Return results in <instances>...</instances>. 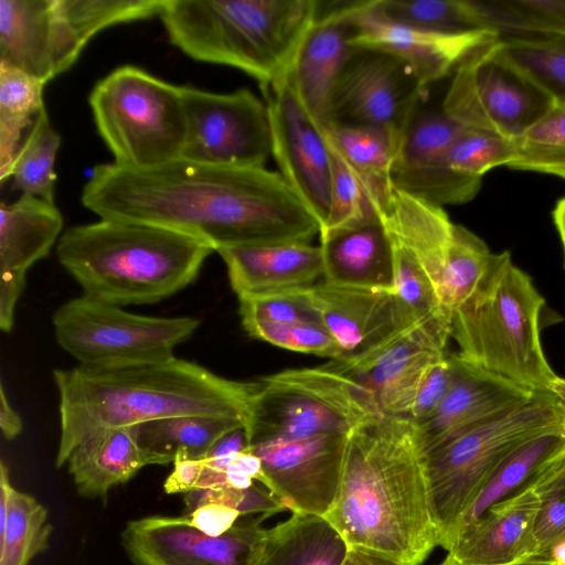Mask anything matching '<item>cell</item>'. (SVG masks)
<instances>
[{
	"label": "cell",
	"instance_id": "cell-1",
	"mask_svg": "<svg viewBox=\"0 0 565 565\" xmlns=\"http://www.w3.org/2000/svg\"><path fill=\"white\" fill-rule=\"evenodd\" d=\"M82 204L102 220L174 230L223 247L310 243L320 224L279 172L182 157L151 168H94Z\"/></svg>",
	"mask_w": 565,
	"mask_h": 565
},
{
	"label": "cell",
	"instance_id": "cell-2",
	"mask_svg": "<svg viewBox=\"0 0 565 565\" xmlns=\"http://www.w3.org/2000/svg\"><path fill=\"white\" fill-rule=\"evenodd\" d=\"M349 547L420 565L438 545L416 424L374 414L348 437L334 503L324 516Z\"/></svg>",
	"mask_w": 565,
	"mask_h": 565
},
{
	"label": "cell",
	"instance_id": "cell-3",
	"mask_svg": "<svg viewBox=\"0 0 565 565\" xmlns=\"http://www.w3.org/2000/svg\"><path fill=\"white\" fill-rule=\"evenodd\" d=\"M60 439L55 466L90 436L175 416H226L248 422L256 382L217 375L191 361L109 369H56Z\"/></svg>",
	"mask_w": 565,
	"mask_h": 565
},
{
	"label": "cell",
	"instance_id": "cell-4",
	"mask_svg": "<svg viewBox=\"0 0 565 565\" xmlns=\"http://www.w3.org/2000/svg\"><path fill=\"white\" fill-rule=\"evenodd\" d=\"M215 249L162 226L102 220L60 237V264L83 295L115 306L153 305L191 285Z\"/></svg>",
	"mask_w": 565,
	"mask_h": 565
},
{
	"label": "cell",
	"instance_id": "cell-5",
	"mask_svg": "<svg viewBox=\"0 0 565 565\" xmlns=\"http://www.w3.org/2000/svg\"><path fill=\"white\" fill-rule=\"evenodd\" d=\"M320 10L318 0H166L159 18L189 57L238 68L264 87L286 77Z\"/></svg>",
	"mask_w": 565,
	"mask_h": 565
},
{
	"label": "cell",
	"instance_id": "cell-6",
	"mask_svg": "<svg viewBox=\"0 0 565 565\" xmlns=\"http://www.w3.org/2000/svg\"><path fill=\"white\" fill-rule=\"evenodd\" d=\"M544 299L509 252L497 254L487 279L451 315L450 338L468 363L533 392H550L557 375L541 343Z\"/></svg>",
	"mask_w": 565,
	"mask_h": 565
},
{
	"label": "cell",
	"instance_id": "cell-7",
	"mask_svg": "<svg viewBox=\"0 0 565 565\" xmlns=\"http://www.w3.org/2000/svg\"><path fill=\"white\" fill-rule=\"evenodd\" d=\"M565 412L552 392L479 424L424 455L430 514L446 550L460 521L500 462L519 445L563 428Z\"/></svg>",
	"mask_w": 565,
	"mask_h": 565
},
{
	"label": "cell",
	"instance_id": "cell-8",
	"mask_svg": "<svg viewBox=\"0 0 565 565\" xmlns=\"http://www.w3.org/2000/svg\"><path fill=\"white\" fill-rule=\"evenodd\" d=\"M88 102L114 163L142 169L182 156L186 115L181 86L124 65L94 86Z\"/></svg>",
	"mask_w": 565,
	"mask_h": 565
},
{
	"label": "cell",
	"instance_id": "cell-9",
	"mask_svg": "<svg viewBox=\"0 0 565 565\" xmlns=\"http://www.w3.org/2000/svg\"><path fill=\"white\" fill-rule=\"evenodd\" d=\"M377 413L371 394L331 361L259 379L246 431L249 445L349 434Z\"/></svg>",
	"mask_w": 565,
	"mask_h": 565
},
{
	"label": "cell",
	"instance_id": "cell-10",
	"mask_svg": "<svg viewBox=\"0 0 565 565\" xmlns=\"http://www.w3.org/2000/svg\"><path fill=\"white\" fill-rule=\"evenodd\" d=\"M57 344L92 369L169 361L174 349L200 327L193 317L132 313L82 295L61 305L52 316Z\"/></svg>",
	"mask_w": 565,
	"mask_h": 565
},
{
	"label": "cell",
	"instance_id": "cell-11",
	"mask_svg": "<svg viewBox=\"0 0 565 565\" xmlns=\"http://www.w3.org/2000/svg\"><path fill=\"white\" fill-rule=\"evenodd\" d=\"M553 94L499 39L459 64L441 110L466 128L512 140L544 111Z\"/></svg>",
	"mask_w": 565,
	"mask_h": 565
},
{
	"label": "cell",
	"instance_id": "cell-12",
	"mask_svg": "<svg viewBox=\"0 0 565 565\" xmlns=\"http://www.w3.org/2000/svg\"><path fill=\"white\" fill-rule=\"evenodd\" d=\"M186 115L182 158L209 164L265 167L271 154L266 103L247 88L213 93L181 86Z\"/></svg>",
	"mask_w": 565,
	"mask_h": 565
},
{
	"label": "cell",
	"instance_id": "cell-13",
	"mask_svg": "<svg viewBox=\"0 0 565 565\" xmlns=\"http://www.w3.org/2000/svg\"><path fill=\"white\" fill-rule=\"evenodd\" d=\"M349 43L355 50H372L403 61L424 86L455 72L476 50L500 39L494 30L437 32L392 21L382 15L374 0L345 2Z\"/></svg>",
	"mask_w": 565,
	"mask_h": 565
},
{
	"label": "cell",
	"instance_id": "cell-14",
	"mask_svg": "<svg viewBox=\"0 0 565 565\" xmlns=\"http://www.w3.org/2000/svg\"><path fill=\"white\" fill-rule=\"evenodd\" d=\"M271 156L279 173L324 226L331 205L332 157L327 135L302 108L286 79L264 86Z\"/></svg>",
	"mask_w": 565,
	"mask_h": 565
},
{
	"label": "cell",
	"instance_id": "cell-15",
	"mask_svg": "<svg viewBox=\"0 0 565 565\" xmlns=\"http://www.w3.org/2000/svg\"><path fill=\"white\" fill-rule=\"evenodd\" d=\"M267 515L241 518L221 535H207L188 515H152L129 521L122 546L136 565H252Z\"/></svg>",
	"mask_w": 565,
	"mask_h": 565
},
{
	"label": "cell",
	"instance_id": "cell-16",
	"mask_svg": "<svg viewBox=\"0 0 565 565\" xmlns=\"http://www.w3.org/2000/svg\"><path fill=\"white\" fill-rule=\"evenodd\" d=\"M425 87L399 58L355 50L332 98L333 126H379L404 132Z\"/></svg>",
	"mask_w": 565,
	"mask_h": 565
},
{
	"label": "cell",
	"instance_id": "cell-17",
	"mask_svg": "<svg viewBox=\"0 0 565 565\" xmlns=\"http://www.w3.org/2000/svg\"><path fill=\"white\" fill-rule=\"evenodd\" d=\"M449 338L450 323L431 320L399 331L356 361L333 362L371 394L379 413L408 418L426 374L447 354Z\"/></svg>",
	"mask_w": 565,
	"mask_h": 565
},
{
	"label": "cell",
	"instance_id": "cell-18",
	"mask_svg": "<svg viewBox=\"0 0 565 565\" xmlns=\"http://www.w3.org/2000/svg\"><path fill=\"white\" fill-rule=\"evenodd\" d=\"M349 434L249 445L265 484L291 512L326 516L343 469Z\"/></svg>",
	"mask_w": 565,
	"mask_h": 565
},
{
	"label": "cell",
	"instance_id": "cell-19",
	"mask_svg": "<svg viewBox=\"0 0 565 565\" xmlns=\"http://www.w3.org/2000/svg\"><path fill=\"white\" fill-rule=\"evenodd\" d=\"M85 46L61 0H0V66L46 84L72 67Z\"/></svg>",
	"mask_w": 565,
	"mask_h": 565
},
{
	"label": "cell",
	"instance_id": "cell-20",
	"mask_svg": "<svg viewBox=\"0 0 565 565\" xmlns=\"http://www.w3.org/2000/svg\"><path fill=\"white\" fill-rule=\"evenodd\" d=\"M465 128L443 110H417L401 136L394 185L439 206L472 200L481 181L455 173L446 162L448 149Z\"/></svg>",
	"mask_w": 565,
	"mask_h": 565
},
{
	"label": "cell",
	"instance_id": "cell-21",
	"mask_svg": "<svg viewBox=\"0 0 565 565\" xmlns=\"http://www.w3.org/2000/svg\"><path fill=\"white\" fill-rule=\"evenodd\" d=\"M320 323L341 350L338 362L356 361L407 329L394 291L338 286L324 280L303 288Z\"/></svg>",
	"mask_w": 565,
	"mask_h": 565
},
{
	"label": "cell",
	"instance_id": "cell-22",
	"mask_svg": "<svg viewBox=\"0 0 565 565\" xmlns=\"http://www.w3.org/2000/svg\"><path fill=\"white\" fill-rule=\"evenodd\" d=\"M454 375L435 412L416 424L424 455L463 431L530 401L536 392L450 354Z\"/></svg>",
	"mask_w": 565,
	"mask_h": 565
},
{
	"label": "cell",
	"instance_id": "cell-23",
	"mask_svg": "<svg viewBox=\"0 0 565 565\" xmlns=\"http://www.w3.org/2000/svg\"><path fill=\"white\" fill-rule=\"evenodd\" d=\"M63 228L55 203L21 193L0 204V328L9 333L28 270L45 258Z\"/></svg>",
	"mask_w": 565,
	"mask_h": 565
},
{
	"label": "cell",
	"instance_id": "cell-24",
	"mask_svg": "<svg viewBox=\"0 0 565 565\" xmlns=\"http://www.w3.org/2000/svg\"><path fill=\"white\" fill-rule=\"evenodd\" d=\"M344 6L345 2H335L330 9L320 10L284 78L324 134L332 128L335 86L355 52L349 43L350 28Z\"/></svg>",
	"mask_w": 565,
	"mask_h": 565
},
{
	"label": "cell",
	"instance_id": "cell-25",
	"mask_svg": "<svg viewBox=\"0 0 565 565\" xmlns=\"http://www.w3.org/2000/svg\"><path fill=\"white\" fill-rule=\"evenodd\" d=\"M539 504L534 486L492 505L457 532L448 554L473 565H509L534 555Z\"/></svg>",
	"mask_w": 565,
	"mask_h": 565
},
{
	"label": "cell",
	"instance_id": "cell-26",
	"mask_svg": "<svg viewBox=\"0 0 565 565\" xmlns=\"http://www.w3.org/2000/svg\"><path fill=\"white\" fill-rule=\"evenodd\" d=\"M216 253L237 297L306 288L323 278L321 248L310 243L231 246Z\"/></svg>",
	"mask_w": 565,
	"mask_h": 565
},
{
	"label": "cell",
	"instance_id": "cell-27",
	"mask_svg": "<svg viewBox=\"0 0 565 565\" xmlns=\"http://www.w3.org/2000/svg\"><path fill=\"white\" fill-rule=\"evenodd\" d=\"M322 280L347 287L394 291V260L382 220L320 235Z\"/></svg>",
	"mask_w": 565,
	"mask_h": 565
},
{
	"label": "cell",
	"instance_id": "cell-28",
	"mask_svg": "<svg viewBox=\"0 0 565 565\" xmlns=\"http://www.w3.org/2000/svg\"><path fill=\"white\" fill-rule=\"evenodd\" d=\"M149 465L151 459L139 446L134 427L90 436L71 452L65 463L77 492L86 498H106L114 487L126 483Z\"/></svg>",
	"mask_w": 565,
	"mask_h": 565
},
{
	"label": "cell",
	"instance_id": "cell-29",
	"mask_svg": "<svg viewBox=\"0 0 565 565\" xmlns=\"http://www.w3.org/2000/svg\"><path fill=\"white\" fill-rule=\"evenodd\" d=\"M348 552V543L323 515L292 512L264 529L252 565H342Z\"/></svg>",
	"mask_w": 565,
	"mask_h": 565
},
{
	"label": "cell",
	"instance_id": "cell-30",
	"mask_svg": "<svg viewBox=\"0 0 565 565\" xmlns=\"http://www.w3.org/2000/svg\"><path fill=\"white\" fill-rule=\"evenodd\" d=\"M564 427L534 436L512 450L488 478L454 536L492 505L534 487L550 470L563 462Z\"/></svg>",
	"mask_w": 565,
	"mask_h": 565
},
{
	"label": "cell",
	"instance_id": "cell-31",
	"mask_svg": "<svg viewBox=\"0 0 565 565\" xmlns=\"http://www.w3.org/2000/svg\"><path fill=\"white\" fill-rule=\"evenodd\" d=\"M246 422L226 416H175L134 426L139 446L152 465H167L178 455L204 459L226 434Z\"/></svg>",
	"mask_w": 565,
	"mask_h": 565
},
{
	"label": "cell",
	"instance_id": "cell-32",
	"mask_svg": "<svg viewBox=\"0 0 565 565\" xmlns=\"http://www.w3.org/2000/svg\"><path fill=\"white\" fill-rule=\"evenodd\" d=\"M326 135L359 174L385 198L392 195L401 132L379 126H333Z\"/></svg>",
	"mask_w": 565,
	"mask_h": 565
},
{
	"label": "cell",
	"instance_id": "cell-33",
	"mask_svg": "<svg viewBox=\"0 0 565 565\" xmlns=\"http://www.w3.org/2000/svg\"><path fill=\"white\" fill-rule=\"evenodd\" d=\"M495 256L467 227L454 225L438 286L440 305L450 319L482 286L492 269Z\"/></svg>",
	"mask_w": 565,
	"mask_h": 565
},
{
	"label": "cell",
	"instance_id": "cell-34",
	"mask_svg": "<svg viewBox=\"0 0 565 565\" xmlns=\"http://www.w3.org/2000/svg\"><path fill=\"white\" fill-rule=\"evenodd\" d=\"M45 83L18 70L0 66V180L10 178L23 131L45 106Z\"/></svg>",
	"mask_w": 565,
	"mask_h": 565
},
{
	"label": "cell",
	"instance_id": "cell-35",
	"mask_svg": "<svg viewBox=\"0 0 565 565\" xmlns=\"http://www.w3.org/2000/svg\"><path fill=\"white\" fill-rule=\"evenodd\" d=\"M509 168L565 180V96L554 93L544 111L512 139Z\"/></svg>",
	"mask_w": 565,
	"mask_h": 565
},
{
	"label": "cell",
	"instance_id": "cell-36",
	"mask_svg": "<svg viewBox=\"0 0 565 565\" xmlns=\"http://www.w3.org/2000/svg\"><path fill=\"white\" fill-rule=\"evenodd\" d=\"M328 142L333 170L331 205L319 236L381 220L391 199L382 195L359 174L329 139Z\"/></svg>",
	"mask_w": 565,
	"mask_h": 565
},
{
	"label": "cell",
	"instance_id": "cell-37",
	"mask_svg": "<svg viewBox=\"0 0 565 565\" xmlns=\"http://www.w3.org/2000/svg\"><path fill=\"white\" fill-rule=\"evenodd\" d=\"M385 18L437 32L493 30L483 2L469 0H374ZM495 31V30H494Z\"/></svg>",
	"mask_w": 565,
	"mask_h": 565
},
{
	"label": "cell",
	"instance_id": "cell-38",
	"mask_svg": "<svg viewBox=\"0 0 565 565\" xmlns=\"http://www.w3.org/2000/svg\"><path fill=\"white\" fill-rule=\"evenodd\" d=\"M52 532L47 510L31 494L12 487L0 529V565H29L47 550Z\"/></svg>",
	"mask_w": 565,
	"mask_h": 565
},
{
	"label": "cell",
	"instance_id": "cell-39",
	"mask_svg": "<svg viewBox=\"0 0 565 565\" xmlns=\"http://www.w3.org/2000/svg\"><path fill=\"white\" fill-rule=\"evenodd\" d=\"M61 142V136L51 125L44 106L14 158L10 174L13 188L54 203V166Z\"/></svg>",
	"mask_w": 565,
	"mask_h": 565
},
{
	"label": "cell",
	"instance_id": "cell-40",
	"mask_svg": "<svg viewBox=\"0 0 565 565\" xmlns=\"http://www.w3.org/2000/svg\"><path fill=\"white\" fill-rule=\"evenodd\" d=\"M493 30L543 36L565 42V0L483 2Z\"/></svg>",
	"mask_w": 565,
	"mask_h": 565
},
{
	"label": "cell",
	"instance_id": "cell-41",
	"mask_svg": "<svg viewBox=\"0 0 565 565\" xmlns=\"http://www.w3.org/2000/svg\"><path fill=\"white\" fill-rule=\"evenodd\" d=\"M64 13L82 42L109 26L160 15L166 0H61Z\"/></svg>",
	"mask_w": 565,
	"mask_h": 565
},
{
	"label": "cell",
	"instance_id": "cell-42",
	"mask_svg": "<svg viewBox=\"0 0 565 565\" xmlns=\"http://www.w3.org/2000/svg\"><path fill=\"white\" fill-rule=\"evenodd\" d=\"M512 154V140L465 128L448 149L446 162L455 173L481 181L489 170L508 167Z\"/></svg>",
	"mask_w": 565,
	"mask_h": 565
},
{
	"label": "cell",
	"instance_id": "cell-43",
	"mask_svg": "<svg viewBox=\"0 0 565 565\" xmlns=\"http://www.w3.org/2000/svg\"><path fill=\"white\" fill-rule=\"evenodd\" d=\"M237 298L242 326L256 322L275 324L320 322L303 288L252 294Z\"/></svg>",
	"mask_w": 565,
	"mask_h": 565
},
{
	"label": "cell",
	"instance_id": "cell-44",
	"mask_svg": "<svg viewBox=\"0 0 565 565\" xmlns=\"http://www.w3.org/2000/svg\"><path fill=\"white\" fill-rule=\"evenodd\" d=\"M246 333L257 340L281 349L329 358L341 359V350L331 334L320 322L291 324L248 323L243 326Z\"/></svg>",
	"mask_w": 565,
	"mask_h": 565
},
{
	"label": "cell",
	"instance_id": "cell-45",
	"mask_svg": "<svg viewBox=\"0 0 565 565\" xmlns=\"http://www.w3.org/2000/svg\"><path fill=\"white\" fill-rule=\"evenodd\" d=\"M539 511L535 520V554L550 552L565 540V460L536 484Z\"/></svg>",
	"mask_w": 565,
	"mask_h": 565
},
{
	"label": "cell",
	"instance_id": "cell-46",
	"mask_svg": "<svg viewBox=\"0 0 565 565\" xmlns=\"http://www.w3.org/2000/svg\"><path fill=\"white\" fill-rule=\"evenodd\" d=\"M512 56L551 90H565V42L516 38L504 41Z\"/></svg>",
	"mask_w": 565,
	"mask_h": 565
},
{
	"label": "cell",
	"instance_id": "cell-47",
	"mask_svg": "<svg viewBox=\"0 0 565 565\" xmlns=\"http://www.w3.org/2000/svg\"><path fill=\"white\" fill-rule=\"evenodd\" d=\"M185 494L189 513L204 503H217L237 511L242 516L252 514L271 515L281 510L284 505L274 493L263 483L255 482L246 489L212 488L195 489Z\"/></svg>",
	"mask_w": 565,
	"mask_h": 565
},
{
	"label": "cell",
	"instance_id": "cell-48",
	"mask_svg": "<svg viewBox=\"0 0 565 565\" xmlns=\"http://www.w3.org/2000/svg\"><path fill=\"white\" fill-rule=\"evenodd\" d=\"M454 367L450 354L439 359L428 371L417 393L409 419L419 424L438 407L450 387Z\"/></svg>",
	"mask_w": 565,
	"mask_h": 565
},
{
	"label": "cell",
	"instance_id": "cell-49",
	"mask_svg": "<svg viewBox=\"0 0 565 565\" xmlns=\"http://www.w3.org/2000/svg\"><path fill=\"white\" fill-rule=\"evenodd\" d=\"M188 518L203 533L216 536L230 530L243 516L226 505L204 503L193 509Z\"/></svg>",
	"mask_w": 565,
	"mask_h": 565
},
{
	"label": "cell",
	"instance_id": "cell-50",
	"mask_svg": "<svg viewBox=\"0 0 565 565\" xmlns=\"http://www.w3.org/2000/svg\"><path fill=\"white\" fill-rule=\"evenodd\" d=\"M172 463L173 470L163 484L164 491L172 494L186 493L194 490L202 473V459L195 460L178 455Z\"/></svg>",
	"mask_w": 565,
	"mask_h": 565
},
{
	"label": "cell",
	"instance_id": "cell-51",
	"mask_svg": "<svg viewBox=\"0 0 565 565\" xmlns=\"http://www.w3.org/2000/svg\"><path fill=\"white\" fill-rule=\"evenodd\" d=\"M0 429L7 440L17 438L23 429L22 419L9 403L2 384L0 387Z\"/></svg>",
	"mask_w": 565,
	"mask_h": 565
},
{
	"label": "cell",
	"instance_id": "cell-52",
	"mask_svg": "<svg viewBox=\"0 0 565 565\" xmlns=\"http://www.w3.org/2000/svg\"><path fill=\"white\" fill-rule=\"evenodd\" d=\"M342 565H403L382 555L361 550L358 547H349L345 559Z\"/></svg>",
	"mask_w": 565,
	"mask_h": 565
},
{
	"label": "cell",
	"instance_id": "cell-53",
	"mask_svg": "<svg viewBox=\"0 0 565 565\" xmlns=\"http://www.w3.org/2000/svg\"><path fill=\"white\" fill-rule=\"evenodd\" d=\"M438 565H473V564H467L457 561L451 555L447 554L445 559L439 563ZM509 565H558V563L555 561V558L552 556L550 552L543 553V554H534L531 555L520 562L509 564Z\"/></svg>",
	"mask_w": 565,
	"mask_h": 565
},
{
	"label": "cell",
	"instance_id": "cell-54",
	"mask_svg": "<svg viewBox=\"0 0 565 565\" xmlns=\"http://www.w3.org/2000/svg\"><path fill=\"white\" fill-rule=\"evenodd\" d=\"M553 218L561 239L565 241V198L557 202L553 211Z\"/></svg>",
	"mask_w": 565,
	"mask_h": 565
},
{
	"label": "cell",
	"instance_id": "cell-55",
	"mask_svg": "<svg viewBox=\"0 0 565 565\" xmlns=\"http://www.w3.org/2000/svg\"><path fill=\"white\" fill-rule=\"evenodd\" d=\"M550 391L556 398L561 408L565 412V379L557 376V379L551 384Z\"/></svg>",
	"mask_w": 565,
	"mask_h": 565
},
{
	"label": "cell",
	"instance_id": "cell-56",
	"mask_svg": "<svg viewBox=\"0 0 565 565\" xmlns=\"http://www.w3.org/2000/svg\"><path fill=\"white\" fill-rule=\"evenodd\" d=\"M563 243V250H564V258H565V241H562Z\"/></svg>",
	"mask_w": 565,
	"mask_h": 565
},
{
	"label": "cell",
	"instance_id": "cell-57",
	"mask_svg": "<svg viewBox=\"0 0 565 565\" xmlns=\"http://www.w3.org/2000/svg\"><path fill=\"white\" fill-rule=\"evenodd\" d=\"M562 542H565V540H564V541H562Z\"/></svg>",
	"mask_w": 565,
	"mask_h": 565
}]
</instances>
